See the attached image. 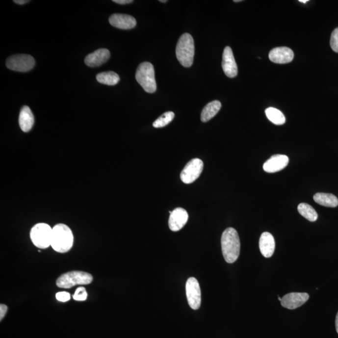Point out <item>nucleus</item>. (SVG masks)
I'll list each match as a JSON object with an SVG mask.
<instances>
[{
    "mask_svg": "<svg viewBox=\"0 0 338 338\" xmlns=\"http://www.w3.org/2000/svg\"><path fill=\"white\" fill-rule=\"evenodd\" d=\"M52 228L49 224L38 223L31 229L30 239L35 246L45 249L51 246Z\"/></svg>",
    "mask_w": 338,
    "mask_h": 338,
    "instance_id": "obj_6",
    "label": "nucleus"
},
{
    "mask_svg": "<svg viewBox=\"0 0 338 338\" xmlns=\"http://www.w3.org/2000/svg\"><path fill=\"white\" fill-rule=\"evenodd\" d=\"M111 26L122 29H130L134 28L137 25L136 20L130 15L115 13L109 18Z\"/></svg>",
    "mask_w": 338,
    "mask_h": 338,
    "instance_id": "obj_15",
    "label": "nucleus"
},
{
    "mask_svg": "<svg viewBox=\"0 0 338 338\" xmlns=\"http://www.w3.org/2000/svg\"><path fill=\"white\" fill-rule=\"evenodd\" d=\"M299 2L303 3H306L308 1V0H299Z\"/></svg>",
    "mask_w": 338,
    "mask_h": 338,
    "instance_id": "obj_32",
    "label": "nucleus"
},
{
    "mask_svg": "<svg viewBox=\"0 0 338 338\" xmlns=\"http://www.w3.org/2000/svg\"><path fill=\"white\" fill-rule=\"evenodd\" d=\"M114 3L120 4H127L132 3V0H113Z\"/></svg>",
    "mask_w": 338,
    "mask_h": 338,
    "instance_id": "obj_29",
    "label": "nucleus"
},
{
    "mask_svg": "<svg viewBox=\"0 0 338 338\" xmlns=\"http://www.w3.org/2000/svg\"><path fill=\"white\" fill-rule=\"evenodd\" d=\"M160 1L162 2V3H166L167 2V1H165V0H164V1H163V0H160Z\"/></svg>",
    "mask_w": 338,
    "mask_h": 338,
    "instance_id": "obj_33",
    "label": "nucleus"
},
{
    "mask_svg": "<svg viewBox=\"0 0 338 338\" xmlns=\"http://www.w3.org/2000/svg\"><path fill=\"white\" fill-rule=\"evenodd\" d=\"M278 299H279V301H281V300H282V298H280V297L279 296H278Z\"/></svg>",
    "mask_w": 338,
    "mask_h": 338,
    "instance_id": "obj_35",
    "label": "nucleus"
},
{
    "mask_svg": "<svg viewBox=\"0 0 338 338\" xmlns=\"http://www.w3.org/2000/svg\"><path fill=\"white\" fill-rule=\"evenodd\" d=\"M222 67L224 73L229 78H234L237 76V66L231 47H226L224 49L222 55Z\"/></svg>",
    "mask_w": 338,
    "mask_h": 338,
    "instance_id": "obj_11",
    "label": "nucleus"
},
{
    "mask_svg": "<svg viewBox=\"0 0 338 338\" xmlns=\"http://www.w3.org/2000/svg\"><path fill=\"white\" fill-rule=\"evenodd\" d=\"M313 198L316 203L324 207L336 208L338 206V199L332 194L316 193Z\"/></svg>",
    "mask_w": 338,
    "mask_h": 338,
    "instance_id": "obj_19",
    "label": "nucleus"
},
{
    "mask_svg": "<svg viewBox=\"0 0 338 338\" xmlns=\"http://www.w3.org/2000/svg\"><path fill=\"white\" fill-rule=\"evenodd\" d=\"M309 298V294L306 292H291L283 297L281 303L286 309L295 310L303 306Z\"/></svg>",
    "mask_w": 338,
    "mask_h": 338,
    "instance_id": "obj_10",
    "label": "nucleus"
},
{
    "mask_svg": "<svg viewBox=\"0 0 338 338\" xmlns=\"http://www.w3.org/2000/svg\"><path fill=\"white\" fill-rule=\"evenodd\" d=\"M34 122L35 120L30 108L28 106H23L19 115V125L22 130L28 132L32 129Z\"/></svg>",
    "mask_w": 338,
    "mask_h": 338,
    "instance_id": "obj_18",
    "label": "nucleus"
},
{
    "mask_svg": "<svg viewBox=\"0 0 338 338\" xmlns=\"http://www.w3.org/2000/svg\"><path fill=\"white\" fill-rule=\"evenodd\" d=\"M110 56V53L108 50L101 49L88 54L85 58V64L90 67H100L104 63L107 62Z\"/></svg>",
    "mask_w": 338,
    "mask_h": 338,
    "instance_id": "obj_16",
    "label": "nucleus"
},
{
    "mask_svg": "<svg viewBox=\"0 0 338 338\" xmlns=\"http://www.w3.org/2000/svg\"><path fill=\"white\" fill-rule=\"evenodd\" d=\"M289 158L285 155L277 154L270 157L263 165V169L268 173H274L281 171L287 166Z\"/></svg>",
    "mask_w": 338,
    "mask_h": 338,
    "instance_id": "obj_14",
    "label": "nucleus"
},
{
    "mask_svg": "<svg viewBox=\"0 0 338 338\" xmlns=\"http://www.w3.org/2000/svg\"><path fill=\"white\" fill-rule=\"evenodd\" d=\"M189 219V215L184 208H178L172 211L169 219V228L174 232L180 231Z\"/></svg>",
    "mask_w": 338,
    "mask_h": 338,
    "instance_id": "obj_12",
    "label": "nucleus"
},
{
    "mask_svg": "<svg viewBox=\"0 0 338 338\" xmlns=\"http://www.w3.org/2000/svg\"><path fill=\"white\" fill-rule=\"evenodd\" d=\"M96 78L99 83L111 86L116 85L120 80L119 75L111 71L97 74Z\"/></svg>",
    "mask_w": 338,
    "mask_h": 338,
    "instance_id": "obj_21",
    "label": "nucleus"
},
{
    "mask_svg": "<svg viewBox=\"0 0 338 338\" xmlns=\"http://www.w3.org/2000/svg\"><path fill=\"white\" fill-rule=\"evenodd\" d=\"M175 114L172 112H167L161 115L153 123L154 128H162L167 126L174 119Z\"/></svg>",
    "mask_w": 338,
    "mask_h": 338,
    "instance_id": "obj_24",
    "label": "nucleus"
},
{
    "mask_svg": "<svg viewBox=\"0 0 338 338\" xmlns=\"http://www.w3.org/2000/svg\"><path fill=\"white\" fill-rule=\"evenodd\" d=\"M265 115L270 121L277 126H281L285 124L286 118L280 110L274 107L267 108L265 110Z\"/></svg>",
    "mask_w": 338,
    "mask_h": 338,
    "instance_id": "obj_22",
    "label": "nucleus"
},
{
    "mask_svg": "<svg viewBox=\"0 0 338 338\" xmlns=\"http://www.w3.org/2000/svg\"><path fill=\"white\" fill-rule=\"evenodd\" d=\"M269 58L271 62L285 64L292 62L294 58V53L289 48L277 47L269 52Z\"/></svg>",
    "mask_w": 338,
    "mask_h": 338,
    "instance_id": "obj_13",
    "label": "nucleus"
},
{
    "mask_svg": "<svg viewBox=\"0 0 338 338\" xmlns=\"http://www.w3.org/2000/svg\"><path fill=\"white\" fill-rule=\"evenodd\" d=\"M88 294L86 289L84 287L77 288L73 296L74 300L77 301H84L87 299Z\"/></svg>",
    "mask_w": 338,
    "mask_h": 338,
    "instance_id": "obj_25",
    "label": "nucleus"
},
{
    "mask_svg": "<svg viewBox=\"0 0 338 338\" xmlns=\"http://www.w3.org/2000/svg\"><path fill=\"white\" fill-rule=\"evenodd\" d=\"M8 312L7 306L5 305H0V320L3 319L4 317L5 316L6 312Z\"/></svg>",
    "mask_w": 338,
    "mask_h": 338,
    "instance_id": "obj_28",
    "label": "nucleus"
},
{
    "mask_svg": "<svg viewBox=\"0 0 338 338\" xmlns=\"http://www.w3.org/2000/svg\"><path fill=\"white\" fill-rule=\"evenodd\" d=\"M275 240L273 235L269 233H263L260 239V249L264 257L271 258L275 250Z\"/></svg>",
    "mask_w": 338,
    "mask_h": 338,
    "instance_id": "obj_17",
    "label": "nucleus"
},
{
    "mask_svg": "<svg viewBox=\"0 0 338 338\" xmlns=\"http://www.w3.org/2000/svg\"><path fill=\"white\" fill-rule=\"evenodd\" d=\"M204 169L203 160L199 158H193L183 168L181 173V179L187 184L194 182L201 176Z\"/></svg>",
    "mask_w": 338,
    "mask_h": 338,
    "instance_id": "obj_8",
    "label": "nucleus"
},
{
    "mask_svg": "<svg viewBox=\"0 0 338 338\" xmlns=\"http://www.w3.org/2000/svg\"><path fill=\"white\" fill-rule=\"evenodd\" d=\"M234 2H240V1H241V0H234Z\"/></svg>",
    "mask_w": 338,
    "mask_h": 338,
    "instance_id": "obj_34",
    "label": "nucleus"
},
{
    "mask_svg": "<svg viewBox=\"0 0 338 338\" xmlns=\"http://www.w3.org/2000/svg\"><path fill=\"white\" fill-rule=\"evenodd\" d=\"M74 237L71 229L64 224H58L52 228L51 247L59 253L69 252L74 246Z\"/></svg>",
    "mask_w": 338,
    "mask_h": 338,
    "instance_id": "obj_2",
    "label": "nucleus"
},
{
    "mask_svg": "<svg viewBox=\"0 0 338 338\" xmlns=\"http://www.w3.org/2000/svg\"><path fill=\"white\" fill-rule=\"evenodd\" d=\"M135 78L145 91L153 94L156 90L154 66L149 62H143L138 66Z\"/></svg>",
    "mask_w": 338,
    "mask_h": 338,
    "instance_id": "obj_5",
    "label": "nucleus"
},
{
    "mask_svg": "<svg viewBox=\"0 0 338 338\" xmlns=\"http://www.w3.org/2000/svg\"><path fill=\"white\" fill-rule=\"evenodd\" d=\"M336 328H337V333H338V312L336 317Z\"/></svg>",
    "mask_w": 338,
    "mask_h": 338,
    "instance_id": "obj_31",
    "label": "nucleus"
},
{
    "mask_svg": "<svg viewBox=\"0 0 338 338\" xmlns=\"http://www.w3.org/2000/svg\"><path fill=\"white\" fill-rule=\"evenodd\" d=\"M94 278L91 274L81 271H72L63 274L56 280V285L63 289H70L77 285H88Z\"/></svg>",
    "mask_w": 338,
    "mask_h": 338,
    "instance_id": "obj_4",
    "label": "nucleus"
},
{
    "mask_svg": "<svg viewBox=\"0 0 338 338\" xmlns=\"http://www.w3.org/2000/svg\"><path fill=\"white\" fill-rule=\"evenodd\" d=\"M298 210L302 216L311 222L316 221L318 217L316 211L309 204L306 203L299 204Z\"/></svg>",
    "mask_w": 338,
    "mask_h": 338,
    "instance_id": "obj_23",
    "label": "nucleus"
},
{
    "mask_svg": "<svg viewBox=\"0 0 338 338\" xmlns=\"http://www.w3.org/2000/svg\"><path fill=\"white\" fill-rule=\"evenodd\" d=\"M221 108V103L218 101H214L208 103L204 108L201 113L202 122H207L216 115Z\"/></svg>",
    "mask_w": 338,
    "mask_h": 338,
    "instance_id": "obj_20",
    "label": "nucleus"
},
{
    "mask_svg": "<svg viewBox=\"0 0 338 338\" xmlns=\"http://www.w3.org/2000/svg\"><path fill=\"white\" fill-rule=\"evenodd\" d=\"M70 298H71L70 294L68 292H59L56 294V299L62 303L70 301Z\"/></svg>",
    "mask_w": 338,
    "mask_h": 338,
    "instance_id": "obj_27",
    "label": "nucleus"
},
{
    "mask_svg": "<svg viewBox=\"0 0 338 338\" xmlns=\"http://www.w3.org/2000/svg\"><path fill=\"white\" fill-rule=\"evenodd\" d=\"M35 65V59L26 54H18L10 56L6 60L8 69L13 71L26 72L33 69Z\"/></svg>",
    "mask_w": 338,
    "mask_h": 338,
    "instance_id": "obj_7",
    "label": "nucleus"
},
{
    "mask_svg": "<svg viewBox=\"0 0 338 338\" xmlns=\"http://www.w3.org/2000/svg\"><path fill=\"white\" fill-rule=\"evenodd\" d=\"M330 45L333 51L338 53V28L335 29L331 34Z\"/></svg>",
    "mask_w": 338,
    "mask_h": 338,
    "instance_id": "obj_26",
    "label": "nucleus"
},
{
    "mask_svg": "<svg viewBox=\"0 0 338 338\" xmlns=\"http://www.w3.org/2000/svg\"><path fill=\"white\" fill-rule=\"evenodd\" d=\"M222 255L229 264L236 261L240 255V242L237 231L233 228L226 229L221 237Z\"/></svg>",
    "mask_w": 338,
    "mask_h": 338,
    "instance_id": "obj_1",
    "label": "nucleus"
},
{
    "mask_svg": "<svg viewBox=\"0 0 338 338\" xmlns=\"http://www.w3.org/2000/svg\"><path fill=\"white\" fill-rule=\"evenodd\" d=\"M185 290L190 307L194 310L199 309L201 305V291L198 281L194 277L188 279Z\"/></svg>",
    "mask_w": 338,
    "mask_h": 338,
    "instance_id": "obj_9",
    "label": "nucleus"
},
{
    "mask_svg": "<svg viewBox=\"0 0 338 338\" xmlns=\"http://www.w3.org/2000/svg\"><path fill=\"white\" fill-rule=\"evenodd\" d=\"M194 53V42L192 36L189 33L183 34L176 47V56L179 62L184 67H191Z\"/></svg>",
    "mask_w": 338,
    "mask_h": 338,
    "instance_id": "obj_3",
    "label": "nucleus"
},
{
    "mask_svg": "<svg viewBox=\"0 0 338 338\" xmlns=\"http://www.w3.org/2000/svg\"><path fill=\"white\" fill-rule=\"evenodd\" d=\"M13 2L18 4H24L28 3L29 1H27V0H14Z\"/></svg>",
    "mask_w": 338,
    "mask_h": 338,
    "instance_id": "obj_30",
    "label": "nucleus"
}]
</instances>
